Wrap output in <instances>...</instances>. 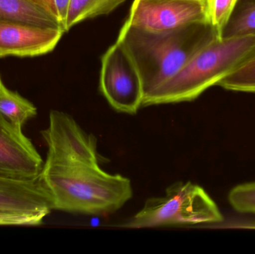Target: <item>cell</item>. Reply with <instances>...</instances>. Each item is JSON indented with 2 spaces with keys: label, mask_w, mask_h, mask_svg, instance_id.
<instances>
[{
  "label": "cell",
  "mask_w": 255,
  "mask_h": 254,
  "mask_svg": "<svg viewBox=\"0 0 255 254\" xmlns=\"http://www.w3.org/2000/svg\"><path fill=\"white\" fill-rule=\"evenodd\" d=\"M47 155L40 179L52 209L87 216L116 213L132 198L130 179L101 167L97 139L68 113L51 110L41 131Z\"/></svg>",
  "instance_id": "obj_1"
},
{
  "label": "cell",
  "mask_w": 255,
  "mask_h": 254,
  "mask_svg": "<svg viewBox=\"0 0 255 254\" xmlns=\"http://www.w3.org/2000/svg\"><path fill=\"white\" fill-rule=\"evenodd\" d=\"M217 37V32L208 22L156 31L134 26L126 21L118 41L125 48L139 71L145 97L172 79Z\"/></svg>",
  "instance_id": "obj_2"
},
{
  "label": "cell",
  "mask_w": 255,
  "mask_h": 254,
  "mask_svg": "<svg viewBox=\"0 0 255 254\" xmlns=\"http://www.w3.org/2000/svg\"><path fill=\"white\" fill-rule=\"evenodd\" d=\"M255 50V36L217 37L172 79L144 97L142 107L192 101L232 73Z\"/></svg>",
  "instance_id": "obj_3"
},
{
  "label": "cell",
  "mask_w": 255,
  "mask_h": 254,
  "mask_svg": "<svg viewBox=\"0 0 255 254\" xmlns=\"http://www.w3.org/2000/svg\"><path fill=\"white\" fill-rule=\"evenodd\" d=\"M223 220L218 206L202 186L179 181L170 185L163 196L147 199L124 226L135 229L193 226L222 223Z\"/></svg>",
  "instance_id": "obj_4"
},
{
  "label": "cell",
  "mask_w": 255,
  "mask_h": 254,
  "mask_svg": "<svg viewBox=\"0 0 255 254\" xmlns=\"http://www.w3.org/2000/svg\"><path fill=\"white\" fill-rule=\"evenodd\" d=\"M100 87L116 111L134 115L142 107L144 90L140 75L118 40L102 57Z\"/></svg>",
  "instance_id": "obj_5"
},
{
  "label": "cell",
  "mask_w": 255,
  "mask_h": 254,
  "mask_svg": "<svg viewBox=\"0 0 255 254\" xmlns=\"http://www.w3.org/2000/svg\"><path fill=\"white\" fill-rule=\"evenodd\" d=\"M206 0H134L127 22L149 31H166L207 22Z\"/></svg>",
  "instance_id": "obj_6"
},
{
  "label": "cell",
  "mask_w": 255,
  "mask_h": 254,
  "mask_svg": "<svg viewBox=\"0 0 255 254\" xmlns=\"http://www.w3.org/2000/svg\"><path fill=\"white\" fill-rule=\"evenodd\" d=\"M43 164L44 161L22 129L0 114V176L37 180Z\"/></svg>",
  "instance_id": "obj_7"
},
{
  "label": "cell",
  "mask_w": 255,
  "mask_h": 254,
  "mask_svg": "<svg viewBox=\"0 0 255 254\" xmlns=\"http://www.w3.org/2000/svg\"><path fill=\"white\" fill-rule=\"evenodd\" d=\"M64 31L0 19V57H36L52 52Z\"/></svg>",
  "instance_id": "obj_8"
},
{
  "label": "cell",
  "mask_w": 255,
  "mask_h": 254,
  "mask_svg": "<svg viewBox=\"0 0 255 254\" xmlns=\"http://www.w3.org/2000/svg\"><path fill=\"white\" fill-rule=\"evenodd\" d=\"M52 209L50 195L40 179L21 180L0 176V212L46 217Z\"/></svg>",
  "instance_id": "obj_9"
},
{
  "label": "cell",
  "mask_w": 255,
  "mask_h": 254,
  "mask_svg": "<svg viewBox=\"0 0 255 254\" xmlns=\"http://www.w3.org/2000/svg\"><path fill=\"white\" fill-rule=\"evenodd\" d=\"M0 19L64 31L58 15L35 0H0Z\"/></svg>",
  "instance_id": "obj_10"
},
{
  "label": "cell",
  "mask_w": 255,
  "mask_h": 254,
  "mask_svg": "<svg viewBox=\"0 0 255 254\" xmlns=\"http://www.w3.org/2000/svg\"><path fill=\"white\" fill-rule=\"evenodd\" d=\"M37 113L34 104L18 92L9 89L0 76V114L13 125L22 129L24 125Z\"/></svg>",
  "instance_id": "obj_11"
},
{
  "label": "cell",
  "mask_w": 255,
  "mask_h": 254,
  "mask_svg": "<svg viewBox=\"0 0 255 254\" xmlns=\"http://www.w3.org/2000/svg\"><path fill=\"white\" fill-rule=\"evenodd\" d=\"M126 0H70L65 31L85 19L108 14Z\"/></svg>",
  "instance_id": "obj_12"
},
{
  "label": "cell",
  "mask_w": 255,
  "mask_h": 254,
  "mask_svg": "<svg viewBox=\"0 0 255 254\" xmlns=\"http://www.w3.org/2000/svg\"><path fill=\"white\" fill-rule=\"evenodd\" d=\"M255 36V0H239L221 37Z\"/></svg>",
  "instance_id": "obj_13"
},
{
  "label": "cell",
  "mask_w": 255,
  "mask_h": 254,
  "mask_svg": "<svg viewBox=\"0 0 255 254\" xmlns=\"http://www.w3.org/2000/svg\"><path fill=\"white\" fill-rule=\"evenodd\" d=\"M217 85L228 90L255 93V50Z\"/></svg>",
  "instance_id": "obj_14"
},
{
  "label": "cell",
  "mask_w": 255,
  "mask_h": 254,
  "mask_svg": "<svg viewBox=\"0 0 255 254\" xmlns=\"http://www.w3.org/2000/svg\"><path fill=\"white\" fill-rule=\"evenodd\" d=\"M239 0H206L207 22L221 38Z\"/></svg>",
  "instance_id": "obj_15"
},
{
  "label": "cell",
  "mask_w": 255,
  "mask_h": 254,
  "mask_svg": "<svg viewBox=\"0 0 255 254\" xmlns=\"http://www.w3.org/2000/svg\"><path fill=\"white\" fill-rule=\"evenodd\" d=\"M229 201L237 211L255 214V182L234 187L229 192Z\"/></svg>",
  "instance_id": "obj_16"
},
{
  "label": "cell",
  "mask_w": 255,
  "mask_h": 254,
  "mask_svg": "<svg viewBox=\"0 0 255 254\" xmlns=\"http://www.w3.org/2000/svg\"><path fill=\"white\" fill-rule=\"evenodd\" d=\"M57 15L64 27L65 31L66 20H67V12H68L70 0H52Z\"/></svg>",
  "instance_id": "obj_17"
},
{
  "label": "cell",
  "mask_w": 255,
  "mask_h": 254,
  "mask_svg": "<svg viewBox=\"0 0 255 254\" xmlns=\"http://www.w3.org/2000/svg\"><path fill=\"white\" fill-rule=\"evenodd\" d=\"M37 2L40 3V4L44 5L45 7H48V8L52 10V11L55 12L56 13V10H55V5H54L53 1L52 0H35Z\"/></svg>",
  "instance_id": "obj_18"
},
{
  "label": "cell",
  "mask_w": 255,
  "mask_h": 254,
  "mask_svg": "<svg viewBox=\"0 0 255 254\" xmlns=\"http://www.w3.org/2000/svg\"><path fill=\"white\" fill-rule=\"evenodd\" d=\"M0 58H1V57H0Z\"/></svg>",
  "instance_id": "obj_19"
}]
</instances>
